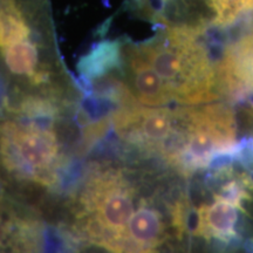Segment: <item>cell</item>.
Wrapping results in <instances>:
<instances>
[{"mask_svg":"<svg viewBox=\"0 0 253 253\" xmlns=\"http://www.w3.org/2000/svg\"><path fill=\"white\" fill-rule=\"evenodd\" d=\"M199 33L198 28H167L138 47L177 102L209 103L221 94L217 66L198 41Z\"/></svg>","mask_w":253,"mask_h":253,"instance_id":"1","label":"cell"},{"mask_svg":"<svg viewBox=\"0 0 253 253\" xmlns=\"http://www.w3.org/2000/svg\"><path fill=\"white\" fill-rule=\"evenodd\" d=\"M82 202L94 212L87 223L89 238L114 253H122L126 227L134 214L128 185L118 176L103 175L91 184Z\"/></svg>","mask_w":253,"mask_h":253,"instance_id":"2","label":"cell"},{"mask_svg":"<svg viewBox=\"0 0 253 253\" xmlns=\"http://www.w3.org/2000/svg\"><path fill=\"white\" fill-rule=\"evenodd\" d=\"M58 153V141L49 129L15 123L2 126V161L9 171L50 182Z\"/></svg>","mask_w":253,"mask_h":253,"instance_id":"3","label":"cell"},{"mask_svg":"<svg viewBox=\"0 0 253 253\" xmlns=\"http://www.w3.org/2000/svg\"><path fill=\"white\" fill-rule=\"evenodd\" d=\"M213 203L202 205L199 211L198 236L207 239H218L230 243L238 238L237 227L239 224V213L243 212L239 205L213 194Z\"/></svg>","mask_w":253,"mask_h":253,"instance_id":"4","label":"cell"},{"mask_svg":"<svg viewBox=\"0 0 253 253\" xmlns=\"http://www.w3.org/2000/svg\"><path fill=\"white\" fill-rule=\"evenodd\" d=\"M163 238L164 225L158 211L140 207L126 227L122 253H151Z\"/></svg>","mask_w":253,"mask_h":253,"instance_id":"5","label":"cell"},{"mask_svg":"<svg viewBox=\"0 0 253 253\" xmlns=\"http://www.w3.org/2000/svg\"><path fill=\"white\" fill-rule=\"evenodd\" d=\"M128 61L134 78L136 95L141 103L161 107L172 101L163 79L144 59L138 47L128 49Z\"/></svg>","mask_w":253,"mask_h":253,"instance_id":"6","label":"cell"},{"mask_svg":"<svg viewBox=\"0 0 253 253\" xmlns=\"http://www.w3.org/2000/svg\"><path fill=\"white\" fill-rule=\"evenodd\" d=\"M5 63L15 75H25L36 84L42 81V72H37L39 55L34 43L30 40L18 41L2 48Z\"/></svg>","mask_w":253,"mask_h":253,"instance_id":"7","label":"cell"},{"mask_svg":"<svg viewBox=\"0 0 253 253\" xmlns=\"http://www.w3.org/2000/svg\"><path fill=\"white\" fill-rule=\"evenodd\" d=\"M120 63V45L116 41H103L94 47L79 62V72L89 80L99 79Z\"/></svg>","mask_w":253,"mask_h":253,"instance_id":"8","label":"cell"},{"mask_svg":"<svg viewBox=\"0 0 253 253\" xmlns=\"http://www.w3.org/2000/svg\"><path fill=\"white\" fill-rule=\"evenodd\" d=\"M1 48L18 41L27 40L31 31L24 15L17 7L14 0H1V21H0Z\"/></svg>","mask_w":253,"mask_h":253,"instance_id":"9","label":"cell"},{"mask_svg":"<svg viewBox=\"0 0 253 253\" xmlns=\"http://www.w3.org/2000/svg\"><path fill=\"white\" fill-rule=\"evenodd\" d=\"M252 107H253V106H252Z\"/></svg>","mask_w":253,"mask_h":253,"instance_id":"10","label":"cell"}]
</instances>
